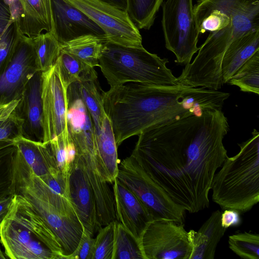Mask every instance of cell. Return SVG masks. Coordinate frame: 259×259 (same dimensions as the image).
I'll return each instance as SVG.
<instances>
[{
	"mask_svg": "<svg viewBox=\"0 0 259 259\" xmlns=\"http://www.w3.org/2000/svg\"><path fill=\"white\" fill-rule=\"evenodd\" d=\"M104 31L106 40L127 47L142 46L139 29L126 11L100 0H66Z\"/></svg>",
	"mask_w": 259,
	"mask_h": 259,
	"instance_id": "11",
	"label": "cell"
},
{
	"mask_svg": "<svg viewBox=\"0 0 259 259\" xmlns=\"http://www.w3.org/2000/svg\"><path fill=\"white\" fill-rule=\"evenodd\" d=\"M22 96L9 102H0V141L13 140L23 136Z\"/></svg>",
	"mask_w": 259,
	"mask_h": 259,
	"instance_id": "25",
	"label": "cell"
},
{
	"mask_svg": "<svg viewBox=\"0 0 259 259\" xmlns=\"http://www.w3.org/2000/svg\"><path fill=\"white\" fill-rule=\"evenodd\" d=\"M67 88L57 61L51 68L42 72V142L47 145L59 136H69Z\"/></svg>",
	"mask_w": 259,
	"mask_h": 259,
	"instance_id": "9",
	"label": "cell"
},
{
	"mask_svg": "<svg viewBox=\"0 0 259 259\" xmlns=\"http://www.w3.org/2000/svg\"><path fill=\"white\" fill-rule=\"evenodd\" d=\"M104 107L117 146L130 137L190 115L222 110L224 94L218 90L174 85L127 82L103 93Z\"/></svg>",
	"mask_w": 259,
	"mask_h": 259,
	"instance_id": "2",
	"label": "cell"
},
{
	"mask_svg": "<svg viewBox=\"0 0 259 259\" xmlns=\"http://www.w3.org/2000/svg\"><path fill=\"white\" fill-rule=\"evenodd\" d=\"M259 29V0H243L226 28L210 32L193 61L185 65L177 82L191 87L218 90L223 83L221 64L225 52L235 39Z\"/></svg>",
	"mask_w": 259,
	"mask_h": 259,
	"instance_id": "3",
	"label": "cell"
},
{
	"mask_svg": "<svg viewBox=\"0 0 259 259\" xmlns=\"http://www.w3.org/2000/svg\"><path fill=\"white\" fill-rule=\"evenodd\" d=\"M12 193L24 197L46 222L56 236L66 259L75 250L81 237L83 227L79 220L60 212L14 172Z\"/></svg>",
	"mask_w": 259,
	"mask_h": 259,
	"instance_id": "12",
	"label": "cell"
},
{
	"mask_svg": "<svg viewBox=\"0 0 259 259\" xmlns=\"http://www.w3.org/2000/svg\"><path fill=\"white\" fill-rule=\"evenodd\" d=\"M7 258V256H6L5 254H4L0 246V259H6Z\"/></svg>",
	"mask_w": 259,
	"mask_h": 259,
	"instance_id": "39",
	"label": "cell"
},
{
	"mask_svg": "<svg viewBox=\"0 0 259 259\" xmlns=\"http://www.w3.org/2000/svg\"><path fill=\"white\" fill-rule=\"evenodd\" d=\"M221 212L213 211L198 231L188 232L192 247L190 259H213L216 248L226 229L221 223Z\"/></svg>",
	"mask_w": 259,
	"mask_h": 259,
	"instance_id": "19",
	"label": "cell"
},
{
	"mask_svg": "<svg viewBox=\"0 0 259 259\" xmlns=\"http://www.w3.org/2000/svg\"><path fill=\"white\" fill-rule=\"evenodd\" d=\"M52 33L60 44L85 35L106 41L104 31L81 11L66 0H51Z\"/></svg>",
	"mask_w": 259,
	"mask_h": 259,
	"instance_id": "14",
	"label": "cell"
},
{
	"mask_svg": "<svg viewBox=\"0 0 259 259\" xmlns=\"http://www.w3.org/2000/svg\"><path fill=\"white\" fill-rule=\"evenodd\" d=\"M221 223L222 226L226 229L239 226L241 224L240 212L235 209H225L221 212Z\"/></svg>",
	"mask_w": 259,
	"mask_h": 259,
	"instance_id": "35",
	"label": "cell"
},
{
	"mask_svg": "<svg viewBox=\"0 0 259 259\" xmlns=\"http://www.w3.org/2000/svg\"><path fill=\"white\" fill-rule=\"evenodd\" d=\"M68 187L70 200L79 221L94 234L99 230L95 197L77 156L69 176Z\"/></svg>",
	"mask_w": 259,
	"mask_h": 259,
	"instance_id": "15",
	"label": "cell"
},
{
	"mask_svg": "<svg viewBox=\"0 0 259 259\" xmlns=\"http://www.w3.org/2000/svg\"><path fill=\"white\" fill-rule=\"evenodd\" d=\"M140 244L144 259H190L192 252L184 224L167 219L151 221Z\"/></svg>",
	"mask_w": 259,
	"mask_h": 259,
	"instance_id": "10",
	"label": "cell"
},
{
	"mask_svg": "<svg viewBox=\"0 0 259 259\" xmlns=\"http://www.w3.org/2000/svg\"><path fill=\"white\" fill-rule=\"evenodd\" d=\"M96 144L105 180L112 184L117 176L120 160L112 127L107 115L101 128L96 133Z\"/></svg>",
	"mask_w": 259,
	"mask_h": 259,
	"instance_id": "23",
	"label": "cell"
},
{
	"mask_svg": "<svg viewBox=\"0 0 259 259\" xmlns=\"http://www.w3.org/2000/svg\"><path fill=\"white\" fill-rule=\"evenodd\" d=\"M13 22L8 6L0 0V39Z\"/></svg>",
	"mask_w": 259,
	"mask_h": 259,
	"instance_id": "36",
	"label": "cell"
},
{
	"mask_svg": "<svg viewBox=\"0 0 259 259\" xmlns=\"http://www.w3.org/2000/svg\"><path fill=\"white\" fill-rule=\"evenodd\" d=\"M116 221L103 226L95 238L92 259H112Z\"/></svg>",
	"mask_w": 259,
	"mask_h": 259,
	"instance_id": "32",
	"label": "cell"
},
{
	"mask_svg": "<svg viewBox=\"0 0 259 259\" xmlns=\"http://www.w3.org/2000/svg\"><path fill=\"white\" fill-rule=\"evenodd\" d=\"M15 151L13 140L0 141V199L13 195V162Z\"/></svg>",
	"mask_w": 259,
	"mask_h": 259,
	"instance_id": "30",
	"label": "cell"
},
{
	"mask_svg": "<svg viewBox=\"0 0 259 259\" xmlns=\"http://www.w3.org/2000/svg\"><path fill=\"white\" fill-rule=\"evenodd\" d=\"M126 12L139 29H149L164 0H126Z\"/></svg>",
	"mask_w": 259,
	"mask_h": 259,
	"instance_id": "27",
	"label": "cell"
},
{
	"mask_svg": "<svg viewBox=\"0 0 259 259\" xmlns=\"http://www.w3.org/2000/svg\"><path fill=\"white\" fill-rule=\"evenodd\" d=\"M166 58L150 53L143 46L127 47L110 41L103 42L99 67L110 87L127 82L147 85L177 84L168 69Z\"/></svg>",
	"mask_w": 259,
	"mask_h": 259,
	"instance_id": "6",
	"label": "cell"
},
{
	"mask_svg": "<svg viewBox=\"0 0 259 259\" xmlns=\"http://www.w3.org/2000/svg\"><path fill=\"white\" fill-rule=\"evenodd\" d=\"M116 179L138 197L153 220L167 219L184 224L185 209L149 177L132 156L120 161Z\"/></svg>",
	"mask_w": 259,
	"mask_h": 259,
	"instance_id": "7",
	"label": "cell"
},
{
	"mask_svg": "<svg viewBox=\"0 0 259 259\" xmlns=\"http://www.w3.org/2000/svg\"><path fill=\"white\" fill-rule=\"evenodd\" d=\"M94 68L82 73L74 83L78 95L88 110L96 133L101 128L103 121L107 115L104 107V91L98 79Z\"/></svg>",
	"mask_w": 259,
	"mask_h": 259,
	"instance_id": "22",
	"label": "cell"
},
{
	"mask_svg": "<svg viewBox=\"0 0 259 259\" xmlns=\"http://www.w3.org/2000/svg\"><path fill=\"white\" fill-rule=\"evenodd\" d=\"M228 83L244 92L259 94V50L230 78Z\"/></svg>",
	"mask_w": 259,
	"mask_h": 259,
	"instance_id": "28",
	"label": "cell"
},
{
	"mask_svg": "<svg viewBox=\"0 0 259 259\" xmlns=\"http://www.w3.org/2000/svg\"><path fill=\"white\" fill-rule=\"evenodd\" d=\"M57 61L61 75L68 87L77 81L82 73L92 68L71 55L62 51Z\"/></svg>",
	"mask_w": 259,
	"mask_h": 259,
	"instance_id": "33",
	"label": "cell"
},
{
	"mask_svg": "<svg viewBox=\"0 0 259 259\" xmlns=\"http://www.w3.org/2000/svg\"><path fill=\"white\" fill-rule=\"evenodd\" d=\"M222 110L194 114L138 135L132 154L149 177L189 213L208 207L214 176L228 156Z\"/></svg>",
	"mask_w": 259,
	"mask_h": 259,
	"instance_id": "1",
	"label": "cell"
},
{
	"mask_svg": "<svg viewBox=\"0 0 259 259\" xmlns=\"http://www.w3.org/2000/svg\"><path fill=\"white\" fill-rule=\"evenodd\" d=\"M112 259H144L139 241L117 220Z\"/></svg>",
	"mask_w": 259,
	"mask_h": 259,
	"instance_id": "29",
	"label": "cell"
},
{
	"mask_svg": "<svg viewBox=\"0 0 259 259\" xmlns=\"http://www.w3.org/2000/svg\"><path fill=\"white\" fill-rule=\"evenodd\" d=\"M93 235L83 228V232L75 250L66 259H92L95 238Z\"/></svg>",
	"mask_w": 259,
	"mask_h": 259,
	"instance_id": "34",
	"label": "cell"
},
{
	"mask_svg": "<svg viewBox=\"0 0 259 259\" xmlns=\"http://www.w3.org/2000/svg\"><path fill=\"white\" fill-rule=\"evenodd\" d=\"M13 197V195H10L0 199V224L10 209Z\"/></svg>",
	"mask_w": 259,
	"mask_h": 259,
	"instance_id": "37",
	"label": "cell"
},
{
	"mask_svg": "<svg viewBox=\"0 0 259 259\" xmlns=\"http://www.w3.org/2000/svg\"><path fill=\"white\" fill-rule=\"evenodd\" d=\"M41 73L37 71L29 80L22 94L21 115L24 120L23 136L42 141Z\"/></svg>",
	"mask_w": 259,
	"mask_h": 259,
	"instance_id": "18",
	"label": "cell"
},
{
	"mask_svg": "<svg viewBox=\"0 0 259 259\" xmlns=\"http://www.w3.org/2000/svg\"><path fill=\"white\" fill-rule=\"evenodd\" d=\"M37 71L32 38L18 30L11 61L0 74V102L21 97L27 83Z\"/></svg>",
	"mask_w": 259,
	"mask_h": 259,
	"instance_id": "13",
	"label": "cell"
},
{
	"mask_svg": "<svg viewBox=\"0 0 259 259\" xmlns=\"http://www.w3.org/2000/svg\"><path fill=\"white\" fill-rule=\"evenodd\" d=\"M259 50V29H254L234 40L224 54L221 64L223 83Z\"/></svg>",
	"mask_w": 259,
	"mask_h": 259,
	"instance_id": "20",
	"label": "cell"
},
{
	"mask_svg": "<svg viewBox=\"0 0 259 259\" xmlns=\"http://www.w3.org/2000/svg\"><path fill=\"white\" fill-rule=\"evenodd\" d=\"M161 7L165 47L175 54L178 63L186 65L199 49L192 0H166Z\"/></svg>",
	"mask_w": 259,
	"mask_h": 259,
	"instance_id": "8",
	"label": "cell"
},
{
	"mask_svg": "<svg viewBox=\"0 0 259 259\" xmlns=\"http://www.w3.org/2000/svg\"><path fill=\"white\" fill-rule=\"evenodd\" d=\"M251 135L238 144L239 152L227 156L214 176L212 199L224 210L244 212L259 201V133L253 129Z\"/></svg>",
	"mask_w": 259,
	"mask_h": 259,
	"instance_id": "5",
	"label": "cell"
},
{
	"mask_svg": "<svg viewBox=\"0 0 259 259\" xmlns=\"http://www.w3.org/2000/svg\"><path fill=\"white\" fill-rule=\"evenodd\" d=\"M91 34L82 35L61 44V51L66 52L88 66L99 67L103 42Z\"/></svg>",
	"mask_w": 259,
	"mask_h": 259,
	"instance_id": "24",
	"label": "cell"
},
{
	"mask_svg": "<svg viewBox=\"0 0 259 259\" xmlns=\"http://www.w3.org/2000/svg\"><path fill=\"white\" fill-rule=\"evenodd\" d=\"M13 142L17 150L37 177L41 178L49 174L60 171L48 145L22 135L15 138Z\"/></svg>",
	"mask_w": 259,
	"mask_h": 259,
	"instance_id": "21",
	"label": "cell"
},
{
	"mask_svg": "<svg viewBox=\"0 0 259 259\" xmlns=\"http://www.w3.org/2000/svg\"><path fill=\"white\" fill-rule=\"evenodd\" d=\"M110 5H113L119 9L126 11V0H100Z\"/></svg>",
	"mask_w": 259,
	"mask_h": 259,
	"instance_id": "38",
	"label": "cell"
},
{
	"mask_svg": "<svg viewBox=\"0 0 259 259\" xmlns=\"http://www.w3.org/2000/svg\"><path fill=\"white\" fill-rule=\"evenodd\" d=\"M32 38L37 70L46 71L57 61L61 52V44L51 31L41 33Z\"/></svg>",
	"mask_w": 259,
	"mask_h": 259,
	"instance_id": "26",
	"label": "cell"
},
{
	"mask_svg": "<svg viewBox=\"0 0 259 259\" xmlns=\"http://www.w3.org/2000/svg\"><path fill=\"white\" fill-rule=\"evenodd\" d=\"M230 249L243 259H259V235L251 232H240L229 236Z\"/></svg>",
	"mask_w": 259,
	"mask_h": 259,
	"instance_id": "31",
	"label": "cell"
},
{
	"mask_svg": "<svg viewBox=\"0 0 259 259\" xmlns=\"http://www.w3.org/2000/svg\"><path fill=\"white\" fill-rule=\"evenodd\" d=\"M116 220L140 242L153 218L138 197L116 178L112 183Z\"/></svg>",
	"mask_w": 259,
	"mask_h": 259,
	"instance_id": "16",
	"label": "cell"
},
{
	"mask_svg": "<svg viewBox=\"0 0 259 259\" xmlns=\"http://www.w3.org/2000/svg\"><path fill=\"white\" fill-rule=\"evenodd\" d=\"M18 30L31 38L52 30L51 0H4Z\"/></svg>",
	"mask_w": 259,
	"mask_h": 259,
	"instance_id": "17",
	"label": "cell"
},
{
	"mask_svg": "<svg viewBox=\"0 0 259 259\" xmlns=\"http://www.w3.org/2000/svg\"><path fill=\"white\" fill-rule=\"evenodd\" d=\"M0 241L7 258L65 259L56 236L22 196L13 195L0 224Z\"/></svg>",
	"mask_w": 259,
	"mask_h": 259,
	"instance_id": "4",
	"label": "cell"
}]
</instances>
